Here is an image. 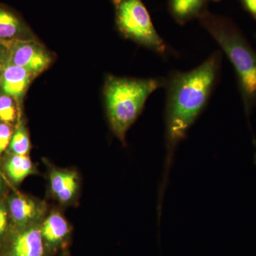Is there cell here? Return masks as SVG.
I'll return each instance as SVG.
<instances>
[{
  "mask_svg": "<svg viewBox=\"0 0 256 256\" xmlns=\"http://www.w3.org/2000/svg\"><path fill=\"white\" fill-rule=\"evenodd\" d=\"M222 52H215L196 68L175 70L165 78L166 172L178 143L203 112L220 79Z\"/></svg>",
  "mask_w": 256,
  "mask_h": 256,
  "instance_id": "1",
  "label": "cell"
},
{
  "mask_svg": "<svg viewBox=\"0 0 256 256\" xmlns=\"http://www.w3.org/2000/svg\"><path fill=\"white\" fill-rule=\"evenodd\" d=\"M200 22L218 43L233 65L244 111L249 120L256 106V52L229 18L204 12Z\"/></svg>",
  "mask_w": 256,
  "mask_h": 256,
  "instance_id": "2",
  "label": "cell"
},
{
  "mask_svg": "<svg viewBox=\"0 0 256 256\" xmlns=\"http://www.w3.org/2000/svg\"><path fill=\"white\" fill-rule=\"evenodd\" d=\"M165 78H122L109 76L104 87L108 118L112 132L124 142L150 96L164 87Z\"/></svg>",
  "mask_w": 256,
  "mask_h": 256,
  "instance_id": "3",
  "label": "cell"
},
{
  "mask_svg": "<svg viewBox=\"0 0 256 256\" xmlns=\"http://www.w3.org/2000/svg\"><path fill=\"white\" fill-rule=\"evenodd\" d=\"M112 4L116 26L124 38L162 56L169 53L142 0H112Z\"/></svg>",
  "mask_w": 256,
  "mask_h": 256,
  "instance_id": "4",
  "label": "cell"
},
{
  "mask_svg": "<svg viewBox=\"0 0 256 256\" xmlns=\"http://www.w3.org/2000/svg\"><path fill=\"white\" fill-rule=\"evenodd\" d=\"M11 63L28 70L36 76L53 62V56L36 40H16L6 45Z\"/></svg>",
  "mask_w": 256,
  "mask_h": 256,
  "instance_id": "5",
  "label": "cell"
},
{
  "mask_svg": "<svg viewBox=\"0 0 256 256\" xmlns=\"http://www.w3.org/2000/svg\"><path fill=\"white\" fill-rule=\"evenodd\" d=\"M34 38L22 18L11 8L0 4V43L6 46L16 40Z\"/></svg>",
  "mask_w": 256,
  "mask_h": 256,
  "instance_id": "6",
  "label": "cell"
},
{
  "mask_svg": "<svg viewBox=\"0 0 256 256\" xmlns=\"http://www.w3.org/2000/svg\"><path fill=\"white\" fill-rule=\"evenodd\" d=\"M34 77L28 70L14 65L8 60L0 78L2 92L14 100L21 101Z\"/></svg>",
  "mask_w": 256,
  "mask_h": 256,
  "instance_id": "7",
  "label": "cell"
},
{
  "mask_svg": "<svg viewBox=\"0 0 256 256\" xmlns=\"http://www.w3.org/2000/svg\"><path fill=\"white\" fill-rule=\"evenodd\" d=\"M15 256H44L41 228L32 227L18 234L13 244Z\"/></svg>",
  "mask_w": 256,
  "mask_h": 256,
  "instance_id": "8",
  "label": "cell"
},
{
  "mask_svg": "<svg viewBox=\"0 0 256 256\" xmlns=\"http://www.w3.org/2000/svg\"><path fill=\"white\" fill-rule=\"evenodd\" d=\"M210 0H168L172 16L180 24H184L193 18H198L206 10Z\"/></svg>",
  "mask_w": 256,
  "mask_h": 256,
  "instance_id": "9",
  "label": "cell"
},
{
  "mask_svg": "<svg viewBox=\"0 0 256 256\" xmlns=\"http://www.w3.org/2000/svg\"><path fill=\"white\" fill-rule=\"evenodd\" d=\"M10 208L13 220L22 226L40 218L43 212L40 204L23 196L12 197L10 200Z\"/></svg>",
  "mask_w": 256,
  "mask_h": 256,
  "instance_id": "10",
  "label": "cell"
},
{
  "mask_svg": "<svg viewBox=\"0 0 256 256\" xmlns=\"http://www.w3.org/2000/svg\"><path fill=\"white\" fill-rule=\"evenodd\" d=\"M50 188L57 198L62 202L72 200L78 188V180L72 172L54 170L50 175Z\"/></svg>",
  "mask_w": 256,
  "mask_h": 256,
  "instance_id": "11",
  "label": "cell"
},
{
  "mask_svg": "<svg viewBox=\"0 0 256 256\" xmlns=\"http://www.w3.org/2000/svg\"><path fill=\"white\" fill-rule=\"evenodd\" d=\"M68 223L60 213L52 214L41 227L42 238L50 246H56L68 235Z\"/></svg>",
  "mask_w": 256,
  "mask_h": 256,
  "instance_id": "12",
  "label": "cell"
},
{
  "mask_svg": "<svg viewBox=\"0 0 256 256\" xmlns=\"http://www.w3.org/2000/svg\"><path fill=\"white\" fill-rule=\"evenodd\" d=\"M6 170L10 178L15 183H20L28 175L33 173L31 160L26 156L14 154L6 164Z\"/></svg>",
  "mask_w": 256,
  "mask_h": 256,
  "instance_id": "13",
  "label": "cell"
},
{
  "mask_svg": "<svg viewBox=\"0 0 256 256\" xmlns=\"http://www.w3.org/2000/svg\"><path fill=\"white\" fill-rule=\"evenodd\" d=\"M10 150L14 154L26 156L30 149V141L24 124L20 121L16 131L12 137Z\"/></svg>",
  "mask_w": 256,
  "mask_h": 256,
  "instance_id": "14",
  "label": "cell"
},
{
  "mask_svg": "<svg viewBox=\"0 0 256 256\" xmlns=\"http://www.w3.org/2000/svg\"><path fill=\"white\" fill-rule=\"evenodd\" d=\"M15 116L16 110L12 98L4 94L0 95V120L10 124L14 120Z\"/></svg>",
  "mask_w": 256,
  "mask_h": 256,
  "instance_id": "15",
  "label": "cell"
},
{
  "mask_svg": "<svg viewBox=\"0 0 256 256\" xmlns=\"http://www.w3.org/2000/svg\"><path fill=\"white\" fill-rule=\"evenodd\" d=\"M12 137V133L10 126L5 122L0 124V154L9 146Z\"/></svg>",
  "mask_w": 256,
  "mask_h": 256,
  "instance_id": "16",
  "label": "cell"
},
{
  "mask_svg": "<svg viewBox=\"0 0 256 256\" xmlns=\"http://www.w3.org/2000/svg\"><path fill=\"white\" fill-rule=\"evenodd\" d=\"M8 60H9V50L6 46L0 43V78Z\"/></svg>",
  "mask_w": 256,
  "mask_h": 256,
  "instance_id": "17",
  "label": "cell"
},
{
  "mask_svg": "<svg viewBox=\"0 0 256 256\" xmlns=\"http://www.w3.org/2000/svg\"><path fill=\"white\" fill-rule=\"evenodd\" d=\"M244 10L256 20V0H240Z\"/></svg>",
  "mask_w": 256,
  "mask_h": 256,
  "instance_id": "18",
  "label": "cell"
},
{
  "mask_svg": "<svg viewBox=\"0 0 256 256\" xmlns=\"http://www.w3.org/2000/svg\"><path fill=\"white\" fill-rule=\"evenodd\" d=\"M8 224V214L4 207L0 205V236L4 233Z\"/></svg>",
  "mask_w": 256,
  "mask_h": 256,
  "instance_id": "19",
  "label": "cell"
},
{
  "mask_svg": "<svg viewBox=\"0 0 256 256\" xmlns=\"http://www.w3.org/2000/svg\"><path fill=\"white\" fill-rule=\"evenodd\" d=\"M2 188V184L1 178H0V192H1Z\"/></svg>",
  "mask_w": 256,
  "mask_h": 256,
  "instance_id": "20",
  "label": "cell"
},
{
  "mask_svg": "<svg viewBox=\"0 0 256 256\" xmlns=\"http://www.w3.org/2000/svg\"><path fill=\"white\" fill-rule=\"evenodd\" d=\"M213 1L216 2V1H220V0H213Z\"/></svg>",
  "mask_w": 256,
  "mask_h": 256,
  "instance_id": "21",
  "label": "cell"
},
{
  "mask_svg": "<svg viewBox=\"0 0 256 256\" xmlns=\"http://www.w3.org/2000/svg\"><path fill=\"white\" fill-rule=\"evenodd\" d=\"M15 256L13 255V256Z\"/></svg>",
  "mask_w": 256,
  "mask_h": 256,
  "instance_id": "22",
  "label": "cell"
}]
</instances>
